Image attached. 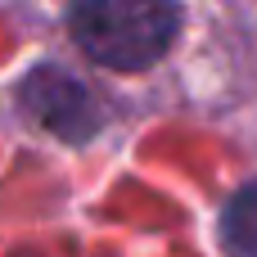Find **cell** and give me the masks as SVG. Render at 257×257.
I'll list each match as a JSON object with an SVG mask.
<instances>
[{
    "label": "cell",
    "instance_id": "3",
    "mask_svg": "<svg viewBox=\"0 0 257 257\" xmlns=\"http://www.w3.org/2000/svg\"><path fill=\"white\" fill-rule=\"evenodd\" d=\"M226 239H230V248L244 257H257V185L253 190H244L235 203H230V212H226Z\"/></svg>",
    "mask_w": 257,
    "mask_h": 257
},
{
    "label": "cell",
    "instance_id": "2",
    "mask_svg": "<svg viewBox=\"0 0 257 257\" xmlns=\"http://www.w3.org/2000/svg\"><path fill=\"white\" fill-rule=\"evenodd\" d=\"M23 104H27L50 131H59V136H68V140H81V136H90V126H95L90 99H86V90L77 86V77L54 72V68L32 72V81L23 86Z\"/></svg>",
    "mask_w": 257,
    "mask_h": 257
},
{
    "label": "cell",
    "instance_id": "1",
    "mask_svg": "<svg viewBox=\"0 0 257 257\" xmlns=\"http://www.w3.org/2000/svg\"><path fill=\"white\" fill-rule=\"evenodd\" d=\"M72 41L113 72L158 63L176 36L172 0H68Z\"/></svg>",
    "mask_w": 257,
    "mask_h": 257
}]
</instances>
